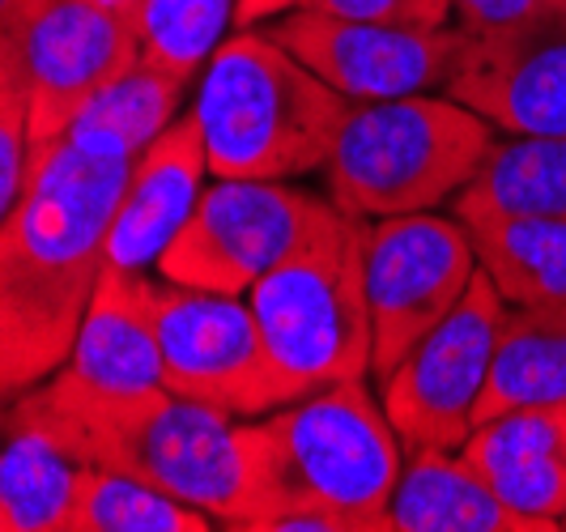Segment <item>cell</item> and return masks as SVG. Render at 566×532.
<instances>
[{
  "label": "cell",
  "instance_id": "9a60e30c",
  "mask_svg": "<svg viewBox=\"0 0 566 532\" xmlns=\"http://www.w3.org/2000/svg\"><path fill=\"white\" fill-rule=\"evenodd\" d=\"M205 175H209L205 137L197 115L184 112L133 158L107 230V264L128 273L158 269L163 252L197 209Z\"/></svg>",
  "mask_w": 566,
  "mask_h": 532
},
{
  "label": "cell",
  "instance_id": "ffe728a7",
  "mask_svg": "<svg viewBox=\"0 0 566 532\" xmlns=\"http://www.w3.org/2000/svg\"><path fill=\"white\" fill-rule=\"evenodd\" d=\"M82 460L0 414V532H69Z\"/></svg>",
  "mask_w": 566,
  "mask_h": 532
},
{
  "label": "cell",
  "instance_id": "5bb4252c",
  "mask_svg": "<svg viewBox=\"0 0 566 532\" xmlns=\"http://www.w3.org/2000/svg\"><path fill=\"white\" fill-rule=\"evenodd\" d=\"M448 94L503 137L566 133V13L473 39Z\"/></svg>",
  "mask_w": 566,
  "mask_h": 532
},
{
  "label": "cell",
  "instance_id": "ac0fdd59",
  "mask_svg": "<svg viewBox=\"0 0 566 532\" xmlns=\"http://www.w3.org/2000/svg\"><path fill=\"white\" fill-rule=\"evenodd\" d=\"M188 85V77L170 73L167 64L142 52L85 103L64 137L94 158H137L149 140L184 115Z\"/></svg>",
  "mask_w": 566,
  "mask_h": 532
},
{
  "label": "cell",
  "instance_id": "83f0119b",
  "mask_svg": "<svg viewBox=\"0 0 566 532\" xmlns=\"http://www.w3.org/2000/svg\"><path fill=\"white\" fill-rule=\"evenodd\" d=\"M290 9H303V0H234V27H260Z\"/></svg>",
  "mask_w": 566,
  "mask_h": 532
},
{
  "label": "cell",
  "instance_id": "cb8c5ba5",
  "mask_svg": "<svg viewBox=\"0 0 566 532\" xmlns=\"http://www.w3.org/2000/svg\"><path fill=\"white\" fill-rule=\"evenodd\" d=\"M142 52L197 82L205 60L234 27V0H137Z\"/></svg>",
  "mask_w": 566,
  "mask_h": 532
},
{
  "label": "cell",
  "instance_id": "7402d4cb",
  "mask_svg": "<svg viewBox=\"0 0 566 532\" xmlns=\"http://www.w3.org/2000/svg\"><path fill=\"white\" fill-rule=\"evenodd\" d=\"M545 400H566V303L507 307L482 418Z\"/></svg>",
  "mask_w": 566,
  "mask_h": 532
},
{
  "label": "cell",
  "instance_id": "f546056e",
  "mask_svg": "<svg viewBox=\"0 0 566 532\" xmlns=\"http://www.w3.org/2000/svg\"><path fill=\"white\" fill-rule=\"evenodd\" d=\"M563 532H566V515H563Z\"/></svg>",
  "mask_w": 566,
  "mask_h": 532
},
{
  "label": "cell",
  "instance_id": "e0dca14e",
  "mask_svg": "<svg viewBox=\"0 0 566 532\" xmlns=\"http://www.w3.org/2000/svg\"><path fill=\"white\" fill-rule=\"evenodd\" d=\"M388 532H545L499 499L455 448H405Z\"/></svg>",
  "mask_w": 566,
  "mask_h": 532
},
{
  "label": "cell",
  "instance_id": "8992f818",
  "mask_svg": "<svg viewBox=\"0 0 566 532\" xmlns=\"http://www.w3.org/2000/svg\"><path fill=\"white\" fill-rule=\"evenodd\" d=\"M363 248L367 222L340 218L324 239L290 255L248 290L255 328L285 400L370 375L375 333Z\"/></svg>",
  "mask_w": 566,
  "mask_h": 532
},
{
  "label": "cell",
  "instance_id": "4316f807",
  "mask_svg": "<svg viewBox=\"0 0 566 532\" xmlns=\"http://www.w3.org/2000/svg\"><path fill=\"white\" fill-rule=\"evenodd\" d=\"M303 9L367 18V22H405V27H448L452 0H303Z\"/></svg>",
  "mask_w": 566,
  "mask_h": 532
},
{
  "label": "cell",
  "instance_id": "30bf717a",
  "mask_svg": "<svg viewBox=\"0 0 566 532\" xmlns=\"http://www.w3.org/2000/svg\"><path fill=\"white\" fill-rule=\"evenodd\" d=\"M154 324L167 388L230 418H264L290 405L264 354L248 294L154 281Z\"/></svg>",
  "mask_w": 566,
  "mask_h": 532
},
{
  "label": "cell",
  "instance_id": "7a4b0ae2",
  "mask_svg": "<svg viewBox=\"0 0 566 532\" xmlns=\"http://www.w3.org/2000/svg\"><path fill=\"white\" fill-rule=\"evenodd\" d=\"M252 532H388L405 444L367 379L248 418Z\"/></svg>",
  "mask_w": 566,
  "mask_h": 532
},
{
  "label": "cell",
  "instance_id": "9c48e42d",
  "mask_svg": "<svg viewBox=\"0 0 566 532\" xmlns=\"http://www.w3.org/2000/svg\"><path fill=\"white\" fill-rule=\"evenodd\" d=\"M503 320L507 303L478 269L464 299L388 375H379L384 414L405 448H464L482 418Z\"/></svg>",
  "mask_w": 566,
  "mask_h": 532
},
{
  "label": "cell",
  "instance_id": "ba28073f",
  "mask_svg": "<svg viewBox=\"0 0 566 532\" xmlns=\"http://www.w3.org/2000/svg\"><path fill=\"white\" fill-rule=\"evenodd\" d=\"M0 39L27 90L30 149L64 137L85 103L142 56L137 4L119 0H22Z\"/></svg>",
  "mask_w": 566,
  "mask_h": 532
},
{
  "label": "cell",
  "instance_id": "484cf974",
  "mask_svg": "<svg viewBox=\"0 0 566 532\" xmlns=\"http://www.w3.org/2000/svg\"><path fill=\"white\" fill-rule=\"evenodd\" d=\"M554 13H566V0H452V22L473 39L520 30Z\"/></svg>",
  "mask_w": 566,
  "mask_h": 532
},
{
  "label": "cell",
  "instance_id": "f1b7e54d",
  "mask_svg": "<svg viewBox=\"0 0 566 532\" xmlns=\"http://www.w3.org/2000/svg\"><path fill=\"white\" fill-rule=\"evenodd\" d=\"M18 4H22V0H0V22H4V18H9Z\"/></svg>",
  "mask_w": 566,
  "mask_h": 532
},
{
  "label": "cell",
  "instance_id": "8fae6325",
  "mask_svg": "<svg viewBox=\"0 0 566 532\" xmlns=\"http://www.w3.org/2000/svg\"><path fill=\"white\" fill-rule=\"evenodd\" d=\"M363 273L375 333L370 375L379 379L464 299L478 278V252L455 213H405L367 222Z\"/></svg>",
  "mask_w": 566,
  "mask_h": 532
},
{
  "label": "cell",
  "instance_id": "44dd1931",
  "mask_svg": "<svg viewBox=\"0 0 566 532\" xmlns=\"http://www.w3.org/2000/svg\"><path fill=\"white\" fill-rule=\"evenodd\" d=\"M455 218L473 213H545L566 218V133L494 137L478 175L452 200Z\"/></svg>",
  "mask_w": 566,
  "mask_h": 532
},
{
  "label": "cell",
  "instance_id": "d6986e66",
  "mask_svg": "<svg viewBox=\"0 0 566 532\" xmlns=\"http://www.w3.org/2000/svg\"><path fill=\"white\" fill-rule=\"evenodd\" d=\"M478 269L507 307L566 303V218L545 213H473L460 218Z\"/></svg>",
  "mask_w": 566,
  "mask_h": 532
},
{
  "label": "cell",
  "instance_id": "603a6c76",
  "mask_svg": "<svg viewBox=\"0 0 566 532\" xmlns=\"http://www.w3.org/2000/svg\"><path fill=\"white\" fill-rule=\"evenodd\" d=\"M218 529L205 511L188 507L142 477L85 465L69 532H209Z\"/></svg>",
  "mask_w": 566,
  "mask_h": 532
},
{
  "label": "cell",
  "instance_id": "4fadbf2b",
  "mask_svg": "<svg viewBox=\"0 0 566 532\" xmlns=\"http://www.w3.org/2000/svg\"><path fill=\"white\" fill-rule=\"evenodd\" d=\"M167 371L154 324V281L107 264L82 315L69 363L34 393L52 405H112L163 393Z\"/></svg>",
  "mask_w": 566,
  "mask_h": 532
},
{
  "label": "cell",
  "instance_id": "6da1fadb",
  "mask_svg": "<svg viewBox=\"0 0 566 532\" xmlns=\"http://www.w3.org/2000/svg\"><path fill=\"white\" fill-rule=\"evenodd\" d=\"M128 167L69 137L30 149L22 197L0 218V409L69 363Z\"/></svg>",
  "mask_w": 566,
  "mask_h": 532
},
{
  "label": "cell",
  "instance_id": "52a82bcc",
  "mask_svg": "<svg viewBox=\"0 0 566 532\" xmlns=\"http://www.w3.org/2000/svg\"><path fill=\"white\" fill-rule=\"evenodd\" d=\"M337 205L290 179H213L175 234L158 278L218 294H248L255 281L340 222Z\"/></svg>",
  "mask_w": 566,
  "mask_h": 532
},
{
  "label": "cell",
  "instance_id": "277c9868",
  "mask_svg": "<svg viewBox=\"0 0 566 532\" xmlns=\"http://www.w3.org/2000/svg\"><path fill=\"white\" fill-rule=\"evenodd\" d=\"M192 115L213 179H303L324 170L349 98L269 30L234 27L200 69Z\"/></svg>",
  "mask_w": 566,
  "mask_h": 532
},
{
  "label": "cell",
  "instance_id": "3957f363",
  "mask_svg": "<svg viewBox=\"0 0 566 532\" xmlns=\"http://www.w3.org/2000/svg\"><path fill=\"white\" fill-rule=\"evenodd\" d=\"M4 418L34 426L82 465L142 477L188 507L205 511L218 529L252 532L255 481L248 418H230L188 396L149 393L112 405H52L22 393L0 409Z\"/></svg>",
  "mask_w": 566,
  "mask_h": 532
},
{
  "label": "cell",
  "instance_id": "5b68a950",
  "mask_svg": "<svg viewBox=\"0 0 566 532\" xmlns=\"http://www.w3.org/2000/svg\"><path fill=\"white\" fill-rule=\"evenodd\" d=\"M494 145V128L452 94L349 103L324 163V197L345 218L384 222L452 205Z\"/></svg>",
  "mask_w": 566,
  "mask_h": 532
},
{
  "label": "cell",
  "instance_id": "d4e9b609",
  "mask_svg": "<svg viewBox=\"0 0 566 532\" xmlns=\"http://www.w3.org/2000/svg\"><path fill=\"white\" fill-rule=\"evenodd\" d=\"M27 170H30L27 90H22V77H18L13 52L0 39V218L22 197Z\"/></svg>",
  "mask_w": 566,
  "mask_h": 532
},
{
  "label": "cell",
  "instance_id": "7c38bea8",
  "mask_svg": "<svg viewBox=\"0 0 566 532\" xmlns=\"http://www.w3.org/2000/svg\"><path fill=\"white\" fill-rule=\"evenodd\" d=\"M269 34L349 103L439 94L452 85L473 48V34H464L455 22L405 27V22L337 18L319 9H290L273 18Z\"/></svg>",
  "mask_w": 566,
  "mask_h": 532
},
{
  "label": "cell",
  "instance_id": "2e32d148",
  "mask_svg": "<svg viewBox=\"0 0 566 532\" xmlns=\"http://www.w3.org/2000/svg\"><path fill=\"white\" fill-rule=\"evenodd\" d=\"M460 456L499 490V499L545 532L566 515V400L515 405L473 426Z\"/></svg>",
  "mask_w": 566,
  "mask_h": 532
}]
</instances>
